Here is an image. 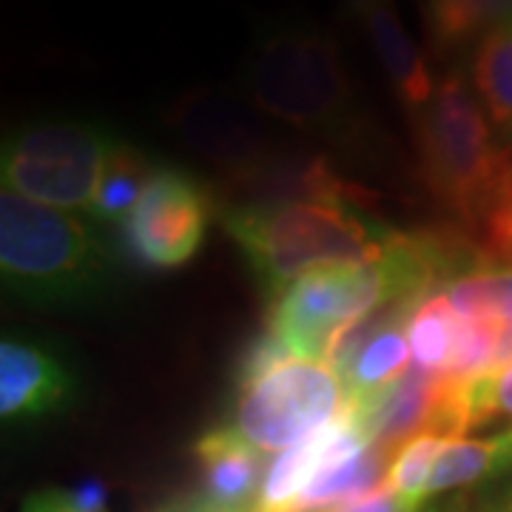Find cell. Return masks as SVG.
Instances as JSON below:
<instances>
[{
    "mask_svg": "<svg viewBox=\"0 0 512 512\" xmlns=\"http://www.w3.org/2000/svg\"><path fill=\"white\" fill-rule=\"evenodd\" d=\"M419 12L430 49L447 57L512 18V0H419Z\"/></svg>",
    "mask_w": 512,
    "mask_h": 512,
    "instance_id": "cell-12",
    "label": "cell"
},
{
    "mask_svg": "<svg viewBox=\"0 0 512 512\" xmlns=\"http://www.w3.org/2000/svg\"><path fill=\"white\" fill-rule=\"evenodd\" d=\"M467 419L470 430L495 419H512V365L467 382Z\"/></svg>",
    "mask_w": 512,
    "mask_h": 512,
    "instance_id": "cell-19",
    "label": "cell"
},
{
    "mask_svg": "<svg viewBox=\"0 0 512 512\" xmlns=\"http://www.w3.org/2000/svg\"><path fill=\"white\" fill-rule=\"evenodd\" d=\"M20 512H83L77 510L72 504L69 493H60V490H43V493H35Z\"/></svg>",
    "mask_w": 512,
    "mask_h": 512,
    "instance_id": "cell-22",
    "label": "cell"
},
{
    "mask_svg": "<svg viewBox=\"0 0 512 512\" xmlns=\"http://www.w3.org/2000/svg\"><path fill=\"white\" fill-rule=\"evenodd\" d=\"M114 146L106 128L80 120L20 126L3 143V188L49 208L92 214Z\"/></svg>",
    "mask_w": 512,
    "mask_h": 512,
    "instance_id": "cell-5",
    "label": "cell"
},
{
    "mask_svg": "<svg viewBox=\"0 0 512 512\" xmlns=\"http://www.w3.org/2000/svg\"><path fill=\"white\" fill-rule=\"evenodd\" d=\"M484 237H487V251L495 259L512 262V185L484 222Z\"/></svg>",
    "mask_w": 512,
    "mask_h": 512,
    "instance_id": "cell-21",
    "label": "cell"
},
{
    "mask_svg": "<svg viewBox=\"0 0 512 512\" xmlns=\"http://www.w3.org/2000/svg\"><path fill=\"white\" fill-rule=\"evenodd\" d=\"M165 123L208 163L242 185L259 183L276 163L268 134L239 97L217 89H194L171 100Z\"/></svg>",
    "mask_w": 512,
    "mask_h": 512,
    "instance_id": "cell-7",
    "label": "cell"
},
{
    "mask_svg": "<svg viewBox=\"0 0 512 512\" xmlns=\"http://www.w3.org/2000/svg\"><path fill=\"white\" fill-rule=\"evenodd\" d=\"M476 512H512V478L490 487L487 493L473 504Z\"/></svg>",
    "mask_w": 512,
    "mask_h": 512,
    "instance_id": "cell-24",
    "label": "cell"
},
{
    "mask_svg": "<svg viewBox=\"0 0 512 512\" xmlns=\"http://www.w3.org/2000/svg\"><path fill=\"white\" fill-rule=\"evenodd\" d=\"M194 453L202 464L205 478V498L228 512L254 510L259 490H262V473L265 461L254 444L239 436L234 427H220L205 433Z\"/></svg>",
    "mask_w": 512,
    "mask_h": 512,
    "instance_id": "cell-10",
    "label": "cell"
},
{
    "mask_svg": "<svg viewBox=\"0 0 512 512\" xmlns=\"http://www.w3.org/2000/svg\"><path fill=\"white\" fill-rule=\"evenodd\" d=\"M242 94L288 126L353 143L362 117L336 40L311 23L259 29L242 60Z\"/></svg>",
    "mask_w": 512,
    "mask_h": 512,
    "instance_id": "cell-2",
    "label": "cell"
},
{
    "mask_svg": "<svg viewBox=\"0 0 512 512\" xmlns=\"http://www.w3.org/2000/svg\"><path fill=\"white\" fill-rule=\"evenodd\" d=\"M362 23H365L367 37H370L376 55L382 60V69L396 97L410 111L427 106L436 94L433 74L427 69L419 46L413 43V37L407 35L402 20L396 18L393 6H379V9L367 12Z\"/></svg>",
    "mask_w": 512,
    "mask_h": 512,
    "instance_id": "cell-11",
    "label": "cell"
},
{
    "mask_svg": "<svg viewBox=\"0 0 512 512\" xmlns=\"http://www.w3.org/2000/svg\"><path fill=\"white\" fill-rule=\"evenodd\" d=\"M348 404V390L325 362L288 359L254 382L239 384L231 427L259 453H285Z\"/></svg>",
    "mask_w": 512,
    "mask_h": 512,
    "instance_id": "cell-6",
    "label": "cell"
},
{
    "mask_svg": "<svg viewBox=\"0 0 512 512\" xmlns=\"http://www.w3.org/2000/svg\"><path fill=\"white\" fill-rule=\"evenodd\" d=\"M288 359H293L291 350L285 348V345L276 339L274 333H268V336L256 339L254 345L245 350V356L239 359V373H237L239 384L254 382V379H259L262 373L274 370L276 365H282V362H288Z\"/></svg>",
    "mask_w": 512,
    "mask_h": 512,
    "instance_id": "cell-20",
    "label": "cell"
},
{
    "mask_svg": "<svg viewBox=\"0 0 512 512\" xmlns=\"http://www.w3.org/2000/svg\"><path fill=\"white\" fill-rule=\"evenodd\" d=\"M72 504L83 512H106V487L100 481H83L69 493Z\"/></svg>",
    "mask_w": 512,
    "mask_h": 512,
    "instance_id": "cell-23",
    "label": "cell"
},
{
    "mask_svg": "<svg viewBox=\"0 0 512 512\" xmlns=\"http://www.w3.org/2000/svg\"><path fill=\"white\" fill-rule=\"evenodd\" d=\"M208 222V191L180 168L157 165L123 231L131 254L151 268L171 271L200 251Z\"/></svg>",
    "mask_w": 512,
    "mask_h": 512,
    "instance_id": "cell-8",
    "label": "cell"
},
{
    "mask_svg": "<svg viewBox=\"0 0 512 512\" xmlns=\"http://www.w3.org/2000/svg\"><path fill=\"white\" fill-rule=\"evenodd\" d=\"M77 396V379L52 350L20 339L0 345V416L35 421L63 410Z\"/></svg>",
    "mask_w": 512,
    "mask_h": 512,
    "instance_id": "cell-9",
    "label": "cell"
},
{
    "mask_svg": "<svg viewBox=\"0 0 512 512\" xmlns=\"http://www.w3.org/2000/svg\"><path fill=\"white\" fill-rule=\"evenodd\" d=\"M111 254L94 220L0 194V274L6 291L35 305H83L106 291Z\"/></svg>",
    "mask_w": 512,
    "mask_h": 512,
    "instance_id": "cell-4",
    "label": "cell"
},
{
    "mask_svg": "<svg viewBox=\"0 0 512 512\" xmlns=\"http://www.w3.org/2000/svg\"><path fill=\"white\" fill-rule=\"evenodd\" d=\"M342 3H345L350 15H356L359 20L365 18L367 12L379 9V6H390V0H342Z\"/></svg>",
    "mask_w": 512,
    "mask_h": 512,
    "instance_id": "cell-26",
    "label": "cell"
},
{
    "mask_svg": "<svg viewBox=\"0 0 512 512\" xmlns=\"http://www.w3.org/2000/svg\"><path fill=\"white\" fill-rule=\"evenodd\" d=\"M407 342L413 365L419 370L450 376L458 345V311L447 293H433L427 302H421L407 325Z\"/></svg>",
    "mask_w": 512,
    "mask_h": 512,
    "instance_id": "cell-15",
    "label": "cell"
},
{
    "mask_svg": "<svg viewBox=\"0 0 512 512\" xmlns=\"http://www.w3.org/2000/svg\"><path fill=\"white\" fill-rule=\"evenodd\" d=\"M504 433H507V441H510V453H512V427L510 430H504Z\"/></svg>",
    "mask_w": 512,
    "mask_h": 512,
    "instance_id": "cell-28",
    "label": "cell"
},
{
    "mask_svg": "<svg viewBox=\"0 0 512 512\" xmlns=\"http://www.w3.org/2000/svg\"><path fill=\"white\" fill-rule=\"evenodd\" d=\"M148 512H228L217 507V504H211L205 495H197V498H177V501H165L160 507H154V510Z\"/></svg>",
    "mask_w": 512,
    "mask_h": 512,
    "instance_id": "cell-25",
    "label": "cell"
},
{
    "mask_svg": "<svg viewBox=\"0 0 512 512\" xmlns=\"http://www.w3.org/2000/svg\"><path fill=\"white\" fill-rule=\"evenodd\" d=\"M473 86L478 100L501 131H512V18L495 23L478 40L473 57Z\"/></svg>",
    "mask_w": 512,
    "mask_h": 512,
    "instance_id": "cell-14",
    "label": "cell"
},
{
    "mask_svg": "<svg viewBox=\"0 0 512 512\" xmlns=\"http://www.w3.org/2000/svg\"><path fill=\"white\" fill-rule=\"evenodd\" d=\"M450 439L436 436V433H424L416 436L396 450V456L390 461L387 470V490L396 495V501L407 512H419L427 501V481L433 473V464L439 458L441 447Z\"/></svg>",
    "mask_w": 512,
    "mask_h": 512,
    "instance_id": "cell-18",
    "label": "cell"
},
{
    "mask_svg": "<svg viewBox=\"0 0 512 512\" xmlns=\"http://www.w3.org/2000/svg\"><path fill=\"white\" fill-rule=\"evenodd\" d=\"M154 171H157V165L151 163L146 154L117 140L89 217L103 225H123L131 217L134 205L143 197Z\"/></svg>",
    "mask_w": 512,
    "mask_h": 512,
    "instance_id": "cell-16",
    "label": "cell"
},
{
    "mask_svg": "<svg viewBox=\"0 0 512 512\" xmlns=\"http://www.w3.org/2000/svg\"><path fill=\"white\" fill-rule=\"evenodd\" d=\"M444 293L458 313L481 316L501 328H512V262L487 259L450 282Z\"/></svg>",
    "mask_w": 512,
    "mask_h": 512,
    "instance_id": "cell-17",
    "label": "cell"
},
{
    "mask_svg": "<svg viewBox=\"0 0 512 512\" xmlns=\"http://www.w3.org/2000/svg\"><path fill=\"white\" fill-rule=\"evenodd\" d=\"M473 504H476V501H470V498H453V501H444L439 507H430V510L424 512H476L473 510Z\"/></svg>",
    "mask_w": 512,
    "mask_h": 512,
    "instance_id": "cell-27",
    "label": "cell"
},
{
    "mask_svg": "<svg viewBox=\"0 0 512 512\" xmlns=\"http://www.w3.org/2000/svg\"><path fill=\"white\" fill-rule=\"evenodd\" d=\"M410 114L424 185L464 225L484 231L512 185V146L495 143L490 117L461 74H447L433 100Z\"/></svg>",
    "mask_w": 512,
    "mask_h": 512,
    "instance_id": "cell-3",
    "label": "cell"
},
{
    "mask_svg": "<svg viewBox=\"0 0 512 512\" xmlns=\"http://www.w3.org/2000/svg\"><path fill=\"white\" fill-rule=\"evenodd\" d=\"M510 470L512 453L507 433H498L493 439L458 436L441 447L430 481H427V498L450 493L458 487H473L481 481H493L498 476H507Z\"/></svg>",
    "mask_w": 512,
    "mask_h": 512,
    "instance_id": "cell-13",
    "label": "cell"
},
{
    "mask_svg": "<svg viewBox=\"0 0 512 512\" xmlns=\"http://www.w3.org/2000/svg\"><path fill=\"white\" fill-rule=\"evenodd\" d=\"M220 220L271 296L313 271L382 259L393 234L353 202H245L222 208Z\"/></svg>",
    "mask_w": 512,
    "mask_h": 512,
    "instance_id": "cell-1",
    "label": "cell"
}]
</instances>
